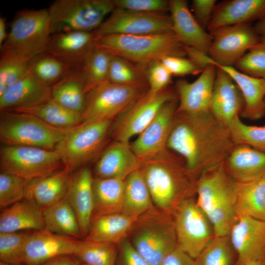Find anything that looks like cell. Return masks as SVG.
I'll list each match as a JSON object with an SVG mask.
<instances>
[{
    "instance_id": "obj_1",
    "label": "cell",
    "mask_w": 265,
    "mask_h": 265,
    "mask_svg": "<svg viewBox=\"0 0 265 265\" xmlns=\"http://www.w3.org/2000/svg\"><path fill=\"white\" fill-rule=\"evenodd\" d=\"M235 144L228 128L210 111L176 112L167 149L181 157L197 178L222 164Z\"/></svg>"
},
{
    "instance_id": "obj_2",
    "label": "cell",
    "mask_w": 265,
    "mask_h": 265,
    "mask_svg": "<svg viewBox=\"0 0 265 265\" xmlns=\"http://www.w3.org/2000/svg\"><path fill=\"white\" fill-rule=\"evenodd\" d=\"M139 169L154 205L173 216L181 203L196 193L197 178L183 159L168 149L142 161Z\"/></svg>"
},
{
    "instance_id": "obj_3",
    "label": "cell",
    "mask_w": 265,
    "mask_h": 265,
    "mask_svg": "<svg viewBox=\"0 0 265 265\" xmlns=\"http://www.w3.org/2000/svg\"><path fill=\"white\" fill-rule=\"evenodd\" d=\"M236 182L223 163L205 171L196 182V202L210 221L215 237L229 236L237 218Z\"/></svg>"
},
{
    "instance_id": "obj_4",
    "label": "cell",
    "mask_w": 265,
    "mask_h": 265,
    "mask_svg": "<svg viewBox=\"0 0 265 265\" xmlns=\"http://www.w3.org/2000/svg\"><path fill=\"white\" fill-rule=\"evenodd\" d=\"M96 47L146 67L166 57L186 56L184 46L173 31L145 35H106L98 40Z\"/></svg>"
},
{
    "instance_id": "obj_5",
    "label": "cell",
    "mask_w": 265,
    "mask_h": 265,
    "mask_svg": "<svg viewBox=\"0 0 265 265\" xmlns=\"http://www.w3.org/2000/svg\"><path fill=\"white\" fill-rule=\"evenodd\" d=\"M128 239L150 265H160L178 246L174 217L154 206L137 217Z\"/></svg>"
},
{
    "instance_id": "obj_6",
    "label": "cell",
    "mask_w": 265,
    "mask_h": 265,
    "mask_svg": "<svg viewBox=\"0 0 265 265\" xmlns=\"http://www.w3.org/2000/svg\"><path fill=\"white\" fill-rule=\"evenodd\" d=\"M70 129L53 127L30 114L0 111V140L3 145L55 150Z\"/></svg>"
},
{
    "instance_id": "obj_7",
    "label": "cell",
    "mask_w": 265,
    "mask_h": 265,
    "mask_svg": "<svg viewBox=\"0 0 265 265\" xmlns=\"http://www.w3.org/2000/svg\"><path fill=\"white\" fill-rule=\"evenodd\" d=\"M115 8L113 0H56L48 9L51 34L94 31Z\"/></svg>"
},
{
    "instance_id": "obj_8",
    "label": "cell",
    "mask_w": 265,
    "mask_h": 265,
    "mask_svg": "<svg viewBox=\"0 0 265 265\" xmlns=\"http://www.w3.org/2000/svg\"><path fill=\"white\" fill-rule=\"evenodd\" d=\"M113 121L83 122L71 128L55 149L64 166L73 172L96 158L105 145Z\"/></svg>"
},
{
    "instance_id": "obj_9",
    "label": "cell",
    "mask_w": 265,
    "mask_h": 265,
    "mask_svg": "<svg viewBox=\"0 0 265 265\" xmlns=\"http://www.w3.org/2000/svg\"><path fill=\"white\" fill-rule=\"evenodd\" d=\"M51 35L48 9L23 10L15 16L0 48L18 51L35 57L45 52Z\"/></svg>"
},
{
    "instance_id": "obj_10",
    "label": "cell",
    "mask_w": 265,
    "mask_h": 265,
    "mask_svg": "<svg viewBox=\"0 0 265 265\" xmlns=\"http://www.w3.org/2000/svg\"><path fill=\"white\" fill-rule=\"evenodd\" d=\"M147 90L145 87L119 84L108 80L103 82L86 94L82 113L83 122L113 120Z\"/></svg>"
},
{
    "instance_id": "obj_11",
    "label": "cell",
    "mask_w": 265,
    "mask_h": 265,
    "mask_svg": "<svg viewBox=\"0 0 265 265\" xmlns=\"http://www.w3.org/2000/svg\"><path fill=\"white\" fill-rule=\"evenodd\" d=\"M1 171L31 181L51 175L64 167L55 150L25 146L2 145Z\"/></svg>"
},
{
    "instance_id": "obj_12",
    "label": "cell",
    "mask_w": 265,
    "mask_h": 265,
    "mask_svg": "<svg viewBox=\"0 0 265 265\" xmlns=\"http://www.w3.org/2000/svg\"><path fill=\"white\" fill-rule=\"evenodd\" d=\"M173 217L178 246L196 259L215 237L210 221L193 197L181 203Z\"/></svg>"
},
{
    "instance_id": "obj_13",
    "label": "cell",
    "mask_w": 265,
    "mask_h": 265,
    "mask_svg": "<svg viewBox=\"0 0 265 265\" xmlns=\"http://www.w3.org/2000/svg\"><path fill=\"white\" fill-rule=\"evenodd\" d=\"M177 97L169 87L156 95L147 91L113 121L109 133L113 141L130 144V139L146 128L165 103Z\"/></svg>"
},
{
    "instance_id": "obj_14",
    "label": "cell",
    "mask_w": 265,
    "mask_h": 265,
    "mask_svg": "<svg viewBox=\"0 0 265 265\" xmlns=\"http://www.w3.org/2000/svg\"><path fill=\"white\" fill-rule=\"evenodd\" d=\"M171 31L172 23L170 16L115 8L94 32L98 40L109 34L145 35Z\"/></svg>"
},
{
    "instance_id": "obj_15",
    "label": "cell",
    "mask_w": 265,
    "mask_h": 265,
    "mask_svg": "<svg viewBox=\"0 0 265 265\" xmlns=\"http://www.w3.org/2000/svg\"><path fill=\"white\" fill-rule=\"evenodd\" d=\"M210 33L212 41L208 55L215 66L234 67L250 49L260 42L250 24L223 26Z\"/></svg>"
},
{
    "instance_id": "obj_16",
    "label": "cell",
    "mask_w": 265,
    "mask_h": 265,
    "mask_svg": "<svg viewBox=\"0 0 265 265\" xmlns=\"http://www.w3.org/2000/svg\"><path fill=\"white\" fill-rule=\"evenodd\" d=\"M178 105V97L165 103L135 140L130 143L132 151L141 162L168 149L167 141Z\"/></svg>"
},
{
    "instance_id": "obj_17",
    "label": "cell",
    "mask_w": 265,
    "mask_h": 265,
    "mask_svg": "<svg viewBox=\"0 0 265 265\" xmlns=\"http://www.w3.org/2000/svg\"><path fill=\"white\" fill-rule=\"evenodd\" d=\"M81 240L46 229L31 231L25 246L23 262L26 265H40L58 256L75 255Z\"/></svg>"
},
{
    "instance_id": "obj_18",
    "label": "cell",
    "mask_w": 265,
    "mask_h": 265,
    "mask_svg": "<svg viewBox=\"0 0 265 265\" xmlns=\"http://www.w3.org/2000/svg\"><path fill=\"white\" fill-rule=\"evenodd\" d=\"M97 41L94 31L55 33L51 35L44 52L71 68H80L96 47Z\"/></svg>"
},
{
    "instance_id": "obj_19",
    "label": "cell",
    "mask_w": 265,
    "mask_h": 265,
    "mask_svg": "<svg viewBox=\"0 0 265 265\" xmlns=\"http://www.w3.org/2000/svg\"><path fill=\"white\" fill-rule=\"evenodd\" d=\"M216 67L211 64L205 68L194 81L183 79L175 84L178 105L176 112L199 113L210 111Z\"/></svg>"
},
{
    "instance_id": "obj_20",
    "label": "cell",
    "mask_w": 265,
    "mask_h": 265,
    "mask_svg": "<svg viewBox=\"0 0 265 265\" xmlns=\"http://www.w3.org/2000/svg\"><path fill=\"white\" fill-rule=\"evenodd\" d=\"M229 236L237 261L265 259V220L238 217Z\"/></svg>"
},
{
    "instance_id": "obj_21",
    "label": "cell",
    "mask_w": 265,
    "mask_h": 265,
    "mask_svg": "<svg viewBox=\"0 0 265 265\" xmlns=\"http://www.w3.org/2000/svg\"><path fill=\"white\" fill-rule=\"evenodd\" d=\"M216 67L210 112L222 125L228 128L240 117L244 107L242 94L232 78Z\"/></svg>"
},
{
    "instance_id": "obj_22",
    "label": "cell",
    "mask_w": 265,
    "mask_h": 265,
    "mask_svg": "<svg viewBox=\"0 0 265 265\" xmlns=\"http://www.w3.org/2000/svg\"><path fill=\"white\" fill-rule=\"evenodd\" d=\"M51 99V87L40 80L29 68L0 95V110L29 108Z\"/></svg>"
},
{
    "instance_id": "obj_23",
    "label": "cell",
    "mask_w": 265,
    "mask_h": 265,
    "mask_svg": "<svg viewBox=\"0 0 265 265\" xmlns=\"http://www.w3.org/2000/svg\"><path fill=\"white\" fill-rule=\"evenodd\" d=\"M93 179L89 168L83 166L71 175L65 197L77 216L83 239L88 234L93 214Z\"/></svg>"
},
{
    "instance_id": "obj_24",
    "label": "cell",
    "mask_w": 265,
    "mask_h": 265,
    "mask_svg": "<svg viewBox=\"0 0 265 265\" xmlns=\"http://www.w3.org/2000/svg\"><path fill=\"white\" fill-rule=\"evenodd\" d=\"M172 30L185 46L197 49L208 54L212 41L208 33L198 23L185 0L169 1Z\"/></svg>"
},
{
    "instance_id": "obj_25",
    "label": "cell",
    "mask_w": 265,
    "mask_h": 265,
    "mask_svg": "<svg viewBox=\"0 0 265 265\" xmlns=\"http://www.w3.org/2000/svg\"><path fill=\"white\" fill-rule=\"evenodd\" d=\"M141 163L130 144L113 141L101 153L95 166L94 177L125 180L140 169Z\"/></svg>"
},
{
    "instance_id": "obj_26",
    "label": "cell",
    "mask_w": 265,
    "mask_h": 265,
    "mask_svg": "<svg viewBox=\"0 0 265 265\" xmlns=\"http://www.w3.org/2000/svg\"><path fill=\"white\" fill-rule=\"evenodd\" d=\"M265 17V0H230L216 4L207 30L250 24Z\"/></svg>"
},
{
    "instance_id": "obj_27",
    "label": "cell",
    "mask_w": 265,
    "mask_h": 265,
    "mask_svg": "<svg viewBox=\"0 0 265 265\" xmlns=\"http://www.w3.org/2000/svg\"><path fill=\"white\" fill-rule=\"evenodd\" d=\"M236 182H245L265 176V152L245 144H235L223 163Z\"/></svg>"
},
{
    "instance_id": "obj_28",
    "label": "cell",
    "mask_w": 265,
    "mask_h": 265,
    "mask_svg": "<svg viewBox=\"0 0 265 265\" xmlns=\"http://www.w3.org/2000/svg\"><path fill=\"white\" fill-rule=\"evenodd\" d=\"M72 172L64 166L51 175L28 181L25 199L43 209L55 204L65 198Z\"/></svg>"
},
{
    "instance_id": "obj_29",
    "label": "cell",
    "mask_w": 265,
    "mask_h": 265,
    "mask_svg": "<svg viewBox=\"0 0 265 265\" xmlns=\"http://www.w3.org/2000/svg\"><path fill=\"white\" fill-rule=\"evenodd\" d=\"M215 66L226 72L239 88L244 100L240 116L252 121L265 116V80L246 75L234 67Z\"/></svg>"
},
{
    "instance_id": "obj_30",
    "label": "cell",
    "mask_w": 265,
    "mask_h": 265,
    "mask_svg": "<svg viewBox=\"0 0 265 265\" xmlns=\"http://www.w3.org/2000/svg\"><path fill=\"white\" fill-rule=\"evenodd\" d=\"M43 209L24 199L3 210L0 214V232L34 231L45 229Z\"/></svg>"
},
{
    "instance_id": "obj_31",
    "label": "cell",
    "mask_w": 265,
    "mask_h": 265,
    "mask_svg": "<svg viewBox=\"0 0 265 265\" xmlns=\"http://www.w3.org/2000/svg\"><path fill=\"white\" fill-rule=\"evenodd\" d=\"M137 218L122 213L93 215L84 239L118 245L128 238Z\"/></svg>"
},
{
    "instance_id": "obj_32",
    "label": "cell",
    "mask_w": 265,
    "mask_h": 265,
    "mask_svg": "<svg viewBox=\"0 0 265 265\" xmlns=\"http://www.w3.org/2000/svg\"><path fill=\"white\" fill-rule=\"evenodd\" d=\"M86 91L81 67L72 68L51 87L52 99L73 111L83 112Z\"/></svg>"
},
{
    "instance_id": "obj_33",
    "label": "cell",
    "mask_w": 265,
    "mask_h": 265,
    "mask_svg": "<svg viewBox=\"0 0 265 265\" xmlns=\"http://www.w3.org/2000/svg\"><path fill=\"white\" fill-rule=\"evenodd\" d=\"M236 208L237 217L249 216L265 220V176L236 182Z\"/></svg>"
},
{
    "instance_id": "obj_34",
    "label": "cell",
    "mask_w": 265,
    "mask_h": 265,
    "mask_svg": "<svg viewBox=\"0 0 265 265\" xmlns=\"http://www.w3.org/2000/svg\"><path fill=\"white\" fill-rule=\"evenodd\" d=\"M124 189V180L94 177L93 215L122 213Z\"/></svg>"
},
{
    "instance_id": "obj_35",
    "label": "cell",
    "mask_w": 265,
    "mask_h": 265,
    "mask_svg": "<svg viewBox=\"0 0 265 265\" xmlns=\"http://www.w3.org/2000/svg\"><path fill=\"white\" fill-rule=\"evenodd\" d=\"M46 230L78 239L82 238L77 216L65 198L43 210Z\"/></svg>"
},
{
    "instance_id": "obj_36",
    "label": "cell",
    "mask_w": 265,
    "mask_h": 265,
    "mask_svg": "<svg viewBox=\"0 0 265 265\" xmlns=\"http://www.w3.org/2000/svg\"><path fill=\"white\" fill-rule=\"evenodd\" d=\"M154 205L149 189L140 169L125 180V189L122 213L138 217Z\"/></svg>"
},
{
    "instance_id": "obj_37",
    "label": "cell",
    "mask_w": 265,
    "mask_h": 265,
    "mask_svg": "<svg viewBox=\"0 0 265 265\" xmlns=\"http://www.w3.org/2000/svg\"><path fill=\"white\" fill-rule=\"evenodd\" d=\"M7 110L31 114L50 126L59 129L72 128L83 122L81 114L67 109L52 99L35 106Z\"/></svg>"
},
{
    "instance_id": "obj_38",
    "label": "cell",
    "mask_w": 265,
    "mask_h": 265,
    "mask_svg": "<svg viewBox=\"0 0 265 265\" xmlns=\"http://www.w3.org/2000/svg\"><path fill=\"white\" fill-rule=\"evenodd\" d=\"M0 95L29 69L34 58L25 53L10 49L0 50Z\"/></svg>"
},
{
    "instance_id": "obj_39",
    "label": "cell",
    "mask_w": 265,
    "mask_h": 265,
    "mask_svg": "<svg viewBox=\"0 0 265 265\" xmlns=\"http://www.w3.org/2000/svg\"><path fill=\"white\" fill-rule=\"evenodd\" d=\"M113 56L107 50L96 47L81 66L86 94L108 80L109 68Z\"/></svg>"
},
{
    "instance_id": "obj_40",
    "label": "cell",
    "mask_w": 265,
    "mask_h": 265,
    "mask_svg": "<svg viewBox=\"0 0 265 265\" xmlns=\"http://www.w3.org/2000/svg\"><path fill=\"white\" fill-rule=\"evenodd\" d=\"M146 67L113 55L108 80L119 84L146 87L148 84Z\"/></svg>"
},
{
    "instance_id": "obj_41",
    "label": "cell",
    "mask_w": 265,
    "mask_h": 265,
    "mask_svg": "<svg viewBox=\"0 0 265 265\" xmlns=\"http://www.w3.org/2000/svg\"><path fill=\"white\" fill-rule=\"evenodd\" d=\"M117 255V244L83 239L74 256L87 265H115Z\"/></svg>"
},
{
    "instance_id": "obj_42",
    "label": "cell",
    "mask_w": 265,
    "mask_h": 265,
    "mask_svg": "<svg viewBox=\"0 0 265 265\" xmlns=\"http://www.w3.org/2000/svg\"><path fill=\"white\" fill-rule=\"evenodd\" d=\"M237 254L229 236L215 237L195 259V265H234Z\"/></svg>"
},
{
    "instance_id": "obj_43",
    "label": "cell",
    "mask_w": 265,
    "mask_h": 265,
    "mask_svg": "<svg viewBox=\"0 0 265 265\" xmlns=\"http://www.w3.org/2000/svg\"><path fill=\"white\" fill-rule=\"evenodd\" d=\"M72 68L57 58L43 53L31 61L30 69L42 82L52 87Z\"/></svg>"
},
{
    "instance_id": "obj_44",
    "label": "cell",
    "mask_w": 265,
    "mask_h": 265,
    "mask_svg": "<svg viewBox=\"0 0 265 265\" xmlns=\"http://www.w3.org/2000/svg\"><path fill=\"white\" fill-rule=\"evenodd\" d=\"M228 128L235 144H245L265 152V125H249L238 117Z\"/></svg>"
},
{
    "instance_id": "obj_45",
    "label": "cell",
    "mask_w": 265,
    "mask_h": 265,
    "mask_svg": "<svg viewBox=\"0 0 265 265\" xmlns=\"http://www.w3.org/2000/svg\"><path fill=\"white\" fill-rule=\"evenodd\" d=\"M31 231L0 232V260L9 264L23 263L25 246Z\"/></svg>"
},
{
    "instance_id": "obj_46",
    "label": "cell",
    "mask_w": 265,
    "mask_h": 265,
    "mask_svg": "<svg viewBox=\"0 0 265 265\" xmlns=\"http://www.w3.org/2000/svg\"><path fill=\"white\" fill-rule=\"evenodd\" d=\"M27 181L4 171L0 174V207L3 210L25 198Z\"/></svg>"
},
{
    "instance_id": "obj_47",
    "label": "cell",
    "mask_w": 265,
    "mask_h": 265,
    "mask_svg": "<svg viewBox=\"0 0 265 265\" xmlns=\"http://www.w3.org/2000/svg\"><path fill=\"white\" fill-rule=\"evenodd\" d=\"M234 67L246 75L265 80V43L259 42L250 49Z\"/></svg>"
},
{
    "instance_id": "obj_48",
    "label": "cell",
    "mask_w": 265,
    "mask_h": 265,
    "mask_svg": "<svg viewBox=\"0 0 265 265\" xmlns=\"http://www.w3.org/2000/svg\"><path fill=\"white\" fill-rule=\"evenodd\" d=\"M146 69L148 93L156 95L169 87L172 75L160 60L151 62Z\"/></svg>"
},
{
    "instance_id": "obj_49",
    "label": "cell",
    "mask_w": 265,
    "mask_h": 265,
    "mask_svg": "<svg viewBox=\"0 0 265 265\" xmlns=\"http://www.w3.org/2000/svg\"><path fill=\"white\" fill-rule=\"evenodd\" d=\"M115 8L141 13H163L169 10L165 0H113Z\"/></svg>"
},
{
    "instance_id": "obj_50",
    "label": "cell",
    "mask_w": 265,
    "mask_h": 265,
    "mask_svg": "<svg viewBox=\"0 0 265 265\" xmlns=\"http://www.w3.org/2000/svg\"><path fill=\"white\" fill-rule=\"evenodd\" d=\"M160 61L172 76L197 75L202 72L190 59L185 56H168Z\"/></svg>"
},
{
    "instance_id": "obj_51",
    "label": "cell",
    "mask_w": 265,
    "mask_h": 265,
    "mask_svg": "<svg viewBox=\"0 0 265 265\" xmlns=\"http://www.w3.org/2000/svg\"><path fill=\"white\" fill-rule=\"evenodd\" d=\"M115 265H150L134 249L128 238L118 244Z\"/></svg>"
},
{
    "instance_id": "obj_52",
    "label": "cell",
    "mask_w": 265,
    "mask_h": 265,
    "mask_svg": "<svg viewBox=\"0 0 265 265\" xmlns=\"http://www.w3.org/2000/svg\"><path fill=\"white\" fill-rule=\"evenodd\" d=\"M215 5V0H193L192 2L193 15L205 30L211 21Z\"/></svg>"
},
{
    "instance_id": "obj_53",
    "label": "cell",
    "mask_w": 265,
    "mask_h": 265,
    "mask_svg": "<svg viewBox=\"0 0 265 265\" xmlns=\"http://www.w3.org/2000/svg\"><path fill=\"white\" fill-rule=\"evenodd\" d=\"M160 265H195V259L178 246L163 261Z\"/></svg>"
},
{
    "instance_id": "obj_54",
    "label": "cell",
    "mask_w": 265,
    "mask_h": 265,
    "mask_svg": "<svg viewBox=\"0 0 265 265\" xmlns=\"http://www.w3.org/2000/svg\"><path fill=\"white\" fill-rule=\"evenodd\" d=\"M184 48L186 56L190 59L201 71L211 64L213 65L214 61L208 55L197 49L185 46Z\"/></svg>"
},
{
    "instance_id": "obj_55",
    "label": "cell",
    "mask_w": 265,
    "mask_h": 265,
    "mask_svg": "<svg viewBox=\"0 0 265 265\" xmlns=\"http://www.w3.org/2000/svg\"><path fill=\"white\" fill-rule=\"evenodd\" d=\"M80 262L73 255H64L53 258L40 265H80Z\"/></svg>"
},
{
    "instance_id": "obj_56",
    "label": "cell",
    "mask_w": 265,
    "mask_h": 265,
    "mask_svg": "<svg viewBox=\"0 0 265 265\" xmlns=\"http://www.w3.org/2000/svg\"><path fill=\"white\" fill-rule=\"evenodd\" d=\"M254 27L259 36L260 42L265 43V17L257 21Z\"/></svg>"
},
{
    "instance_id": "obj_57",
    "label": "cell",
    "mask_w": 265,
    "mask_h": 265,
    "mask_svg": "<svg viewBox=\"0 0 265 265\" xmlns=\"http://www.w3.org/2000/svg\"><path fill=\"white\" fill-rule=\"evenodd\" d=\"M6 20L3 17L0 18V46L5 41L8 33L6 32Z\"/></svg>"
},
{
    "instance_id": "obj_58",
    "label": "cell",
    "mask_w": 265,
    "mask_h": 265,
    "mask_svg": "<svg viewBox=\"0 0 265 265\" xmlns=\"http://www.w3.org/2000/svg\"><path fill=\"white\" fill-rule=\"evenodd\" d=\"M234 265H265V259L253 260L245 261H236Z\"/></svg>"
},
{
    "instance_id": "obj_59",
    "label": "cell",
    "mask_w": 265,
    "mask_h": 265,
    "mask_svg": "<svg viewBox=\"0 0 265 265\" xmlns=\"http://www.w3.org/2000/svg\"><path fill=\"white\" fill-rule=\"evenodd\" d=\"M0 265H26L24 264V263L19 264H9V263H6L0 261Z\"/></svg>"
},
{
    "instance_id": "obj_60",
    "label": "cell",
    "mask_w": 265,
    "mask_h": 265,
    "mask_svg": "<svg viewBox=\"0 0 265 265\" xmlns=\"http://www.w3.org/2000/svg\"><path fill=\"white\" fill-rule=\"evenodd\" d=\"M80 265H87L83 263H80Z\"/></svg>"
}]
</instances>
